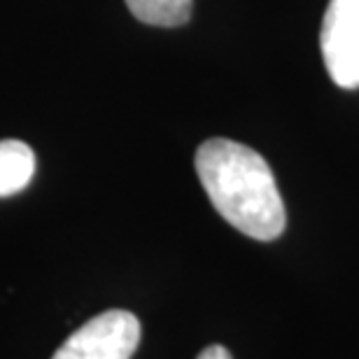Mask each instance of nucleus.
I'll return each mask as SVG.
<instances>
[{"label":"nucleus","instance_id":"6","mask_svg":"<svg viewBox=\"0 0 359 359\" xmlns=\"http://www.w3.org/2000/svg\"><path fill=\"white\" fill-rule=\"evenodd\" d=\"M196 359H233L224 346H208Z\"/></svg>","mask_w":359,"mask_h":359},{"label":"nucleus","instance_id":"4","mask_svg":"<svg viewBox=\"0 0 359 359\" xmlns=\"http://www.w3.org/2000/svg\"><path fill=\"white\" fill-rule=\"evenodd\" d=\"M33 175V149L21 140H0V198L24 191Z\"/></svg>","mask_w":359,"mask_h":359},{"label":"nucleus","instance_id":"5","mask_svg":"<svg viewBox=\"0 0 359 359\" xmlns=\"http://www.w3.org/2000/svg\"><path fill=\"white\" fill-rule=\"evenodd\" d=\"M128 12L142 24L175 28L191 19V0H124Z\"/></svg>","mask_w":359,"mask_h":359},{"label":"nucleus","instance_id":"3","mask_svg":"<svg viewBox=\"0 0 359 359\" xmlns=\"http://www.w3.org/2000/svg\"><path fill=\"white\" fill-rule=\"evenodd\" d=\"M320 47L334 84L359 89V0H329Z\"/></svg>","mask_w":359,"mask_h":359},{"label":"nucleus","instance_id":"1","mask_svg":"<svg viewBox=\"0 0 359 359\" xmlns=\"http://www.w3.org/2000/svg\"><path fill=\"white\" fill-rule=\"evenodd\" d=\"M194 166L215 210L255 241H276L287 212L266 159L229 138H210L196 149Z\"/></svg>","mask_w":359,"mask_h":359},{"label":"nucleus","instance_id":"2","mask_svg":"<svg viewBox=\"0 0 359 359\" xmlns=\"http://www.w3.org/2000/svg\"><path fill=\"white\" fill-rule=\"evenodd\" d=\"M140 343V322L128 311H105L70 334L52 359H131Z\"/></svg>","mask_w":359,"mask_h":359}]
</instances>
